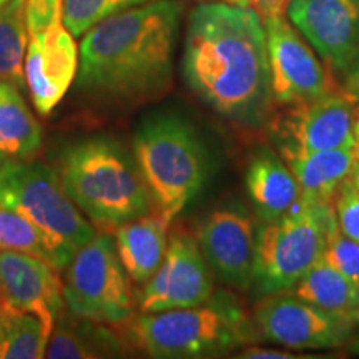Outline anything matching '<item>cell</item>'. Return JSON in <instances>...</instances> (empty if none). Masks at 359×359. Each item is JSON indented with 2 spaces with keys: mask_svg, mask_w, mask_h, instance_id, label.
Here are the masks:
<instances>
[{
  "mask_svg": "<svg viewBox=\"0 0 359 359\" xmlns=\"http://www.w3.org/2000/svg\"><path fill=\"white\" fill-rule=\"evenodd\" d=\"M238 358L245 359H313L321 358L318 354H296L294 349L288 348H264L257 344H246L238 349Z\"/></svg>",
  "mask_w": 359,
  "mask_h": 359,
  "instance_id": "30",
  "label": "cell"
},
{
  "mask_svg": "<svg viewBox=\"0 0 359 359\" xmlns=\"http://www.w3.org/2000/svg\"><path fill=\"white\" fill-rule=\"evenodd\" d=\"M351 177L359 178V148L358 147H356V150H354V161H353Z\"/></svg>",
  "mask_w": 359,
  "mask_h": 359,
  "instance_id": "33",
  "label": "cell"
},
{
  "mask_svg": "<svg viewBox=\"0 0 359 359\" xmlns=\"http://www.w3.org/2000/svg\"><path fill=\"white\" fill-rule=\"evenodd\" d=\"M290 4L291 0H250V7L262 17V20L286 15Z\"/></svg>",
  "mask_w": 359,
  "mask_h": 359,
  "instance_id": "31",
  "label": "cell"
},
{
  "mask_svg": "<svg viewBox=\"0 0 359 359\" xmlns=\"http://www.w3.org/2000/svg\"><path fill=\"white\" fill-rule=\"evenodd\" d=\"M0 205L60 236L75 250L97 235L67 195L58 173L34 158L0 165Z\"/></svg>",
  "mask_w": 359,
  "mask_h": 359,
  "instance_id": "8",
  "label": "cell"
},
{
  "mask_svg": "<svg viewBox=\"0 0 359 359\" xmlns=\"http://www.w3.org/2000/svg\"><path fill=\"white\" fill-rule=\"evenodd\" d=\"M154 0H64V24L74 37H80L98 22Z\"/></svg>",
  "mask_w": 359,
  "mask_h": 359,
  "instance_id": "26",
  "label": "cell"
},
{
  "mask_svg": "<svg viewBox=\"0 0 359 359\" xmlns=\"http://www.w3.org/2000/svg\"><path fill=\"white\" fill-rule=\"evenodd\" d=\"M323 259L349 280L359 281V241L341 233L339 228L330 235Z\"/></svg>",
  "mask_w": 359,
  "mask_h": 359,
  "instance_id": "27",
  "label": "cell"
},
{
  "mask_svg": "<svg viewBox=\"0 0 359 359\" xmlns=\"http://www.w3.org/2000/svg\"><path fill=\"white\" fill-rule=\"evenodd\" d=\"M341 77H343V83H341L343 92L349 98H353L354 102L359 103V60Z\"/></svg>",
  "mask_w": 359,
  "mask_h": 359,
  "instance_id": "32",
  "label": "cell"
},
{
  "mask_svg": "<svg viewBox=\"0 0 359 359\" xmlns=\"http://www.w3.org/2000/svg\"><path fill=\"white\" fill-rule=\"evenodd\" d=\"M288 293L323 311L359 325V286L338 269L320 259Z\"/></svg>",
  "mask_w": 359,
  "mask_h": 359,
  "instance_id": "22",
  "label": "cell"
},
{
  "mask_svg": "<svg viewBox=\"0 0 359 359\" xmlns=\"http://www.w3.org/2000/svg\"><path fill=\"white\" fill-rule=\"evenodd\" d=\"M246 190L263 223L278 222L302 201L298 182L281 155L262 148L251 156L246 170Z\"/></svg>",
  "mask_w": 359,
  "mask_h": 359,
  "instance_id": "17",
  "label": "cell"
},
{
  "mask_svg": "<svg viewBox=\"0 0 359 359\" xmlns=\"http://www.w3.org/2000/svg\"><path fill=\"white\" fill-rule=\"evenodd\" d=\"M0 250H17L52 263L58 269L67 268L75 250L60 236L43 230L22 215L0 205Z\"/></svg>",
  "mask_w": 359,
  "mask_h": 359,
  "instance_id": "23",
  "label": "cell"
},
{
  "mask_svg": "<svg viewBox=\"0 0 359 359\" xmlns=\"http://www.w3.org/2000/svg\"><path fill=\"white\" fill-rule=\"evenodd\" d=\"M42 143V127L27 107L22 90L0 80V165L32 160Z\"/></svg>",
  "mask_w": 359,
  "mask_h": 359,
  "instance_id": "21",
  "label": "cell"
},
{
  "mask_svg": "<svg viewBox=\"0 0 359 359\" xmlns=\"http://www.w3.org/2000/svg\"><path fill=\"white\" fill-rule=\"evenodd\" d=\"M354 115L356 102L338 87L311 100L276 107L268 123L281 156L308 155L356 147Z\"/></svg>",
  "mask_w": 359,
  "mask_h": 359,
  "instance_id": "9",
  "label": "cell"
},
{
  "mask_svg": "<svg viewBox=\"0 0 359 359\" xmlns=\"http://www.w3.org/2000/svg\"><path fill=\"white\" fill-rule=\"evenodd\" d=\"M336 228L333 205L303 200L278 222L263 223L255 243V288L264 296L293 288L323 258Z\"/></svg>",
  "mask_w": 359,
  "mask_h": 359,
  "instance_id": "6",
  "label": "cell"
},
{
  "mask_svg": "<svg viewBox=\"0 0 359 359\" xmlns=\"http://www.w3.org/2000/svg\"><path fill=\"white\" fill-rule=\"evenodd\" d=\"M133 158L155 210L172 219L198 195L208 178L203 143L178 115L147 118L135 133Z\"/></svg>",
  "mask_w": 359,
  "mask_h": 359,
  "instance_id": "5",
  "label": "cell"
},
{
  "mask_svg": "<svg viewBox=\"0 0 359 359\" xmlns=\"http://www.w3.org/2000/svg\"><path fill=\"white\" fill-rule=\"evenodd\" d=\"M354 148H334L308 155L283 156L298 182L302 200L333 205L341 183L351 175Z\"/></svg>",
  "mask_w": 359,
  "mask_h": 359,
  "instance_id": "20",
  "label": "cell"
},
{
  "mask_svg": "<svg viewBox=\"0 0 359 359\" xmlns=\"http://www.w3.org/2000/svg\"><path fill=\"white\" fill-rule=\"evenodd\" d=\"M259 338L294 351H323L344 346L356 325L323 311L298 296L266 294L251 311Z\"/></svg>",
  "mask_w": 359,
  "mask_h": 359,
  "instance_id": "10",
  "label": "cell"
},
{
  "mask_svg": "<svg viewBox=\"0 0 359 359\" xmlns=\"http://www.w3.org/2000/svg\"><path fill=\"white\" fill-rule=\"evenodd\" d=\"M127 323L123 341L150 358H215L262 341L251 314L230 293L196 306L142 313Z\"/></svg>",
  "mask_w": 359,
  "mask_h": 359,
  "instance_id": "3",
  "label": "cell"
},
{
  "mask_svg": "<svg viewBox=\"0 0 359 359\" xmlns=\"http://www.w3.org/2000/svg\"><path fill=\"white\" fill-rule=\"evenodd\" d=\"M349 177H351V175H349ZM351 180H353L354 187H356V190L359 191V178H354V177H351Z\"/></svg>",
  "mask_w": 359,
  "mask_h": 359,
  "instance_id": "37",
  "label": "cell"
},
{
  "mask_svg": "<svg viewBox=\"0 0 359 359\" xmlns=\"http://www.w3.org/2000/svg\"><path fill=\"white\" fill-rule=\"evenodd\" d=\"M173 219L150 212L115 226V245L130 281L145 285L163 262L168 246V230Z\"/></svg>",
  "mask_w": 359,
  "mask_h": 359,
  "instance_id": "18",
  "label": "cell"
},
{
  "mask_svg": "<svg viewBox=\"0 0 359 359\" xmlns=\"http://www.w3.org/2000/svg\"><path fill=\"white\" fill-rule=\"evenodd\" d=\"M222 2L235 7H250V0H222Z\"/></svg>",
  "mask_w": 359,
  "mask_h": 359,
  "instance_id": "34",
  "label": "cell"
},
{
  "mask_svg": "<svg viewBox=\"0 0 359 359\" xmlns=\"http://www.w3.org/2000/svg\"><path fill=\"white\" fill-rule=\"evenodd\" d=\"M25 20L29 34H37L64 22V0H27Z\"/></svg>",
  "mask_w": 359,
  "mask_h": 359,
  "instance_id": "29",
  "label": "cell"
},
{
  "mask_svg": "<svg viewBox=\"0 0 359 359\" xmlns=\"http://www.w3.org/2000/svg\"><path fill=\"white\" fill-rule=\"evenodd\" d=\"M0 359L45 358L53 325L32 311L0 313Z\"/></svg>",
  "mask_w": 359,
  "mask_h": 359,
  "instance_id": "24",
  "label": "cell"
},
{
  "mask_svg": "<svg viewBox=\"0 0 359 359\" xmlns=\"http://www.w3.org/2000/svg\"><path fill=\"white\" fill-rule=\"evenodd\" d=\"M196 2H213V0H196Z\"/></svg>",
  "mask_w": 359,
  "mask_h": 359,
  "instance_id": "39",
  "label": "cell"
},
{
  "mask_svg": "<svg viewBox=\"0 0 359 359\" xmlns=\"http://www.w3.org/2000/svg\"><path fill=\"white\" fill-rule=\"evenodd\" d=\"M58 271L35 255L0 250V313L32 311L55 325L65 304Z\"/></svg>",
  "mask_w": 359,
  "mask_h": 359,
  "instance_id": "15",
  "label": "cell"
},
{
  "mask_svg": "<svg viewBox=\"0 0 359 359\" xmlns=\"http://www.w3.org/2000/svg\"><path fill=\"white\" fill-rule=\"evenodd\" d=\"M286 15L336 75L359 60V0H291Z\"/></svg>",
  "mask_w": 359,
  "mask_h": 359,
  "instance_id": "13",
  "label": "cell"
},
{
  "mask_svg": "<svg viewBox=\"0 0 359 359\" xmlns=\"http://www.w3.org/2000/svg\"><path fill=\"white\" fill-rule=\"evenodd\" d=\"M358 286H359V281H358Z\"/></svg>",
  "mask_w": 359,
  "mask_h": 359,
  "instance_id": "41",
  "label": "cell"
},
{
  "mask_svg": "<svg viewBox=\"0 0 359 359\" xmlns=\"http://www.w3.org/2000/svg\"><path fill=\"white\" fill-rule=\"evenodd\" d=\"M182 4L154 0L107 17L83 34L77 87L130 105L168 92Z\"/></svg>",
  "mask_w": 359,
  "mask_h": 359,
  "instance_id": "2",
  "label": "cell"
},
{
  "mask_svg": "<svg viewBox=\"0 0 359 359\" xmlns=\"http://www.w3.org/2000/svg\"><path fill=\"white\" fill-rule=\"evenodd\" d=\"M7 2V0H0V6H2V4H6Z\"/></svg>",
  "mask_w": 359,
  "mask_h": 359,
  "instance_id": "40",
  "label": "cell"
},
{
  "mask_svg": "<svg viewBox=\"0 0 359 359\" xmlns=\"http://www.w3.org/2000/svg\"><path fill=\"white\" fill-rule=\"evenodd\" d=\"M215 294L212 268L201 253L198 240L188 233L168 238L163 262L143 286L138 299L140 313L190 308Z\"/></svg>",
  "mask_w": 359,
  "mask_h": 359,
  "instance_id": "12",
  "label": "cell"
},
{
  "mask_svg": "<svg viewBox=\"0 0 359 359\" xmlns=\"http://www.w3.org/2000/svg\"><path fill=\"white\" fill-rule=\"evenodd\" d=\"M77 70L79 48L64 22L29 34L25 85L40 115H48L60 103Z\"/></svg>",
  "mask_w": 359,
  "mask_h": 359,
  "instance_id": "16",
  "label": "cell"
},
{
  "mask_svg": "<svg viewBox=\"0 0 359 359\" xmlns=\"http://www.w3.org/2000/svg\"><path fill=\"white\" fill-rule=\"evenodd\" d=\"M0 336H2V316H0Z\"/></svg>",
  "mask_w": 359,
  "mask_h": 359,
  "instance_id": "38",
  "label": "cell"
},
{
  "mask_svg": "<svg viewBox=\"0 0 359 359\" xmlns=\"http://www.w3.org/2000/svg\"><path fill=\"white\" fill-rule=\"evenodd\" d=\"M354 138H356V147L359 148V109H356V115H354Z\"/></svg>",
  "mask_w": 359,
  "mask_h": 359,
  "instance_id": "35",
  "label": "cell"
},
{
  "mask_svg": "<svg viewBox=\"0 0 359 359\" xmlns=\"http://www.w3.org/2000/svg\"><path fill=\"white\" fill-rule=\"evenodd\" d=\"M182 70L191 92L233 122L259 127L275 110L266 32L251 7L213 0L193 8Z\"/></svg>",
  "mask_w": 359,
  "mask_h": 359,
  "instance_id": "1",
  "label": "cell"
},
{
  "mask_svg": "<svg viewBox=\"0 0 359 359\" xmlns=\"http://www.w3.org/2000/svg\"><path fill=\"white\" fill-rule=\"evenodd\" d=\"M333 206L341 233L359 241V191L354 187L351 177L341 183Z\"/></svg>",
  "mask_w": 359,
  "mask_h": 359,
  "instance_id": "28",
  "label": "cell"
},
{
  "mask_svg": "<svg viewBox=\"0 0 359 359\" xmlns=\"http://www.w3.org/2000/svg\"><path fill=\"white\" fill-rule=\"evenodd\" d=\"M351 351L359 353V327H358L356 336H354V338L351 339Z\"/></svg>",
  "mask_w": 359,
  "mask_h": 359,
  "instance_id": "36",
  "label": "cell"
},
{
  "mask_svg": "<svg viewBox=\"0 0 359 359\" xmlns=\"http://www.w3.org/2000/svg\"><path fill=\"white\" fill-rule=\"evenodd\" d=\"M125 351V341L110 327L70 311L58 313L48 341L45 358L88 359L118 356Z\"/></svg>",
  "mask_w": 359,
  "mask_h": 359,
  "instance_id": "19",
  "label": "cell"
},
{
  "mask_svg": "<svg viewBox=\"0 0 359 359\" xmlns=\"http://www.w3.org/2000/svg\"><path fill=\"white\" fill-rule=\"evenodd\" d=\"M57 173L67 195L98 226L115 228L154 212L135 158L109 137L70 145L60 156Z\"/></svg>",
  "mask_w": 359,
  "mask_h": 359,
  "instance_id": "4",
  "label": "cell"
},
{
  "mask_svg": "<svg viewBox=\"0 0 359 359\" xmlns=\"http://www.w3.org/2000/svg\"><path fill=\"white\" fill-rule=\"evenodd\" d=\"M263 25L275 109L311 100L338 88L331 70L286 15L263 20Z\"/></svg>",
  "mask_w": 359,
  "mask_h": 359,
  "instance_id": "11",
  "label": "cell"
},
{
  "mask_svg": "<svg viewBox=\"0 0 359 359\" xmlns=\"http://www.w3.org/2000/svg\"><path fill=\"white\" fill-rule=\"evenodd\" d=\"M25 2L7 0L0 6V80L17 85L22 92L27 88L25 50L29 47Z\"/></svg>",
  "mask_w": 359,
  "mask_h": 359,
  "instance_id": "25",
  "label": "cell"
},
{
  "mask_svg": "<svg viewBox=\"0 0 359 359\" xmlns=\"http://www.w3.org/2000/svg\"><path fill=\"white\" fill-rule=\"evenodd\" d=\"M64 299L74 314L103 325H123L133 316L130 278L114 236L98 233L75 251L67 264Z\"/></svg>",
  "mask_w": 359,
  "mask_h": 359,
  "instance_id": "7",
  "label": "cell"
},
{
  "mask_svg": "<svg viewBox=\"0 0 359 359\" xmlns=\"http://www.w3.org/2000/svg\"><path fill=\"white\" fill-rule=\"evenodd\" d=\"M200 250L212 271L230 288L248 291L255 280V222L240 208H219L198 230Z\"/></svg>",
  "mask_w": 359,
  "mask_h": 359,
  "instance_id": "14",
  "label": "cell"
}]
</instances>
